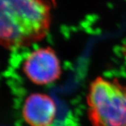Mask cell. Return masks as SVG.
Masks as SVG:
<instances>
[{
	"label": "cell",
	"instance_id": "6",
	"mask_svg": "<svg viewBox=\"0 0 126 126\" xmlns=\"http://www.w3.org/2000/svg\"></svg>",
	"mask_w": 126,
	"mask_h": 126
},
{
	"label": "cell",
	"instance_id": "5",
	"mask_svg": "<svg viewBox=\"0 0 126 126\" xmlns=\"http://www.w3.org/2000/svg\"><path fill=\"white\" fill-rule=\"evenodd\" d=\"M124 53H125L126 55V45L124 46Z\"/></svg>",
	"mask_w": 126,
	"mask_h": 126
},
{
	"label": "cell",
	"instance_id": "2",
	"mask_svg": "<svg viewBox=\"0 0 126 126\" xmlns=\"http://www.w3.org/2000/svg\"><path fill=\"white\" fill-rule=\"evenodd\" d=\"M87 104L93 126H126V89L117 81L97 77L90 83Z\"/></svg>",
	"mask_w": 126,
	"mask_h": 126
},
{
	"label": "cell",
	"instance_id": "4",
	"mask_svg": "<svg viewBox=\"0 0 126 126\" xmlns=\"http://www.w3.org/2000/svg\"><path fill=\"white\" fill-rule=\"evenodd\" d=\"M56 105L48 94L34 93L28 96L23 104L24 121L30 126H50L56 116Z\"/></svg>",
	"mask_w": 126,
	"mask_h": 126
},
{
	"label": "cell",
	"instance_id": "3",
	"mask_svg": "<svg viewBox=\"0 0 126 126\" xmlns=\"http://www.w3.org/2000/svg\"><path fill=\"white\" fill-rule=\"evenodd\" d=\"M23 72L30 81L39 86L53 83L62 73L58 56L50 46L39 48L27 55Z\"/></svg>",
	"mask_w": 126,
	"mask_h": 126
},
{
	"label": "cell",
	"instance_id": "1",
	"mask_svg": "<svg viewBox=\"0 0 126 126\" xmlns=\"http://www.w3.org/2000/svg\"><path fill=\"white\" fill-rule=\"evenodd\" d=\"M51 7L46 0H0V42L9 50L41 41L49 32Z\"/></svg>",
	"mask_w": 126,
	"mask_h": 126
}]
</instances>
